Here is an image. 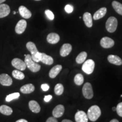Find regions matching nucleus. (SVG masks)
<instances>
[{
    "label": "nucleus",
    "instance_id": "obj_1",
    "mask_svg": "<svg viewBox=\"0 0 122 122\" xmlns=\"http://www.w3.org/2000/svg\"><path fill=\"white\" fill-rule=\"evenodd\" d=\"M26 48L31 53L32 58L35 62H40L41 53L38 51L36 46L32 42H28L26 44Z\"/></svg>",
    "mask_w": 122,
    "mask_h": 122
},
{
    "label": "nucleus",
    "instance_id": "obj_2",
    "mask_svg": "<svg viewBox=\"0 0 122 122\" xmlns=\"http://www.w3.org/2000/svg\"><path fill=\"white\" fill-rule=\"evenodd\" d=\"M101 115V111L100 108L97 105H93L88 109L87 117L92 122H95Z\"/></svg>",
    "mask_w": 122,
    "mask_h": 122
},
{
    "label": "nucleus",
    "instance_id": "obj_3",
    "mask_svg": "<svg viewBox=\"0 0 122 122\" xmlns=\"http://www.w3.org/2000/svg\"><path fill=\"white\" fill-rule=\"evenodd\" d=\"M26 66L30 71L33 72H38L41 68V66L37 63V62H35L32 58L30 54H27L25 56L24 59Z\"/></svg>",
    "mask_w": 122,
    "mask_h": 122
},
{
    "label": "nucleus",
    "instance_id": "obj_4",
    "mask_svg": "<svg viewBox=\"0 0 122 122\" xmlns=\"http://www.w3.org/2000/svg\"><path fill=\"white\" fill-rule=\"evenodd\" d=\"M118 26V20L117 18L111 16L107 20L106 23V28L110 33H113L115 31Z\"/></svg>",
    "mask_w": 122,
    "mask_h": 122
},
{
    "label": "nucleus",
    "instance_id": "obj_5",
    "mask_svg": "<svg viewBox=\"0 0 122 122\" xmlns=\"http://www.w3.org/2000/svg\"><path fill=\"white\" fill-rule=\"evenodd\" d=\"M94 67H95V63L92 59H88L84 62L82 66V70L85 74L90 75L93 72Z\"/></svg>",
    "mask_w": 122,
    "mask_h": 122
},
{
    "label": "nucleus",
    "instance_id": "obj_6",
    "mask_svg": "<svg viewBox=\"0 0 122 122\" xmlns=\"http://www.w3.org/2000/svg\"><path fill=\"white\" fill-rule=\"evenodd\" d=\"M83 94L84 97L86 99H91L93 97V91L92 86L89 83H86L84 85L83 89Z\"/></svg>",
    "mask_w": 122,
    "mask_h": 122
},
{
    "label": "nucleus",
    "instance_id": "obj_7",
    "mask_svg": "<svg viewBox=\"0 0 122 122\" xmlns=\"http://www.w3.org/2000/svg\"><path fill=\"white\" fill-rule=\"evenodd\" d=\"M11 65L13 67H14L17 70H19L20 71H23L25 70L27 66L25 65V63L24 61H23L22 59L19 58L13 59L11 61Z\"/></svg>",
    "mask_w": 122,
    "mask_h": 122
},
{
    "label": "nucleus",
    "instance_id": "obj_8",
    "mask_svg": "<svg viewBox=\"0 0 122 122\" xmlns=\"http://www.w3.org/2000/svg\"><path fill=\"white\" fill-rule=\"evenodd\" d=\"M27 27V22L25 20H20L16 24L15 30L17 34H22Z\"/></svg>",
    "mask_w": 122,
    "mask_h": 122
},
{
    "label": "nucleus",
    "instance_id": "obj_9",
    "mask_svg": "<svg viewBox=\"0 0 122 122\" xmlns=\"http://www.w3.org/2000/svg\"><path fill=\"white\" fill-rule=\"evenodd\" d=\"M114 41L111 38L108 37H104L101 40V46L103 48H110L114 45Z\"/></svg>",
    "mask_w": 122,
    "mask_h": 122
},
{
    "label": "nucleus",
    "instance_id": "obj_10",
    "mask_svg": "<svg viewBox=\"0 0 122 122\" xmlns=\"http://www.w3.org/2000/svg\"><path fill=\"white\" fill-rule=\"evenodd\" d=\"M13 83V80L9 75L2 74L0 75V84L4 86H10Z\"/></svg>",
    "mask_w": 122,
    "mask_h": 122
},
{
    "label": "nucleus",
    "instance_id": "obj_11",
    "mask_svg": "<svg viewBox=\"0 0 122 122\" xmlns=\"http://www.w3.org/2000/svg\"><path fill=\"white\" fill-rule=\"evenodd\" d=\"M75 119L76 122H88V118L84 111H79L76 112L75 115Z\"/></svg>",
    "mask_w": 122,
    "mask_h": 122
},
{
    "label": "nucleus",
    "instance_id": "obj_12",
    "mask_svg": "<svg viewBox=\"0 0 122 122\" xmlns=\"http://www.w3.org/2000/svg\"><path fill=\"white\" fill-rule=\"evenodd\" d=\"M65 112V107L62 105H58L53 109V115L55 118H60Z\"/></svg>",
    "mask_w": 122,
    "mask_h": 122
},
{
    "label": "nucleus",
    "instance_id": "obj_13",
    "mask_svg": "<svg viewBox=\"0 0 122 122\" xmlns=\"http://www.w3.org/2000/svg\"><path fill=\"white\" fill-rule=\"evenodd\" d=\"M72 46L70 44H65L62 45L60 50V55L62 57H66L71 53Z\"/></svg>",
    "mask_w": 122,
    "mask_h": 122
},
{
    "label": "nucleus",
    "instance_id": "obj_14",
    "mask_svg": "<svg viewBox=\"0 0 122 122\" xmlns=\"http://www.w3.org/2000/svg\"><path fill=\"white\" fill-rule=\"evenodd\" d=\"M10 13V8L6 4H0V18L6 17Z\"/></svg>",
    "mask_w": 122,
    "mask_h": 122
},
{
    "label": "nucleus",
    "instance_id": "obj_15",
    "mask_svg": "<svg viewBox=\"0 0 122 122\" xmlns=\"http://www.w3.org/2000/svg\"><path fill=\"white\" fill-rule=\"evenodd\" d=\"M47 41L49 43L51 44H57L59 42L60 40V37L57 33H50L48 35L46 38Z\"/></svg>",
    "mask_w": 122,
    "mask_h": 122
},
{
    "label": "nucleus",
    "instance_id": "obj_16",
    "mask_svg": "<svg viewBox=\"0 0 122 122\" xmlns=\"http://www.w3.org/2000/svg\"><path fill=\"white\" fill-rule=\"evenodd\" d=\"M19 12L21 16L24 19H29L32 16L31 12L24 6H20L19 7Z\"/></svg>",
    "mask_w": 122,
    "mask_h": 122
},
{
    "label": "nucleus",
    "instance_id": "obj_17",
    "mask_svg": "<svg viewBox=\"0 0 122 122\" xmlns=\"http://www.w3.org/2000/svg\"><path fill=\"white\" fill-rule=\"evenodd\" d=\"M108 61L110 63L117 66H120L122 65V60L119 57L115 55H109L107 57Z\"/></svg>",
    "mask_w": 122,
    "mask_h": 122
},
{
    "label": "nucleus",
    "instance_id": "obj_18",
    "mask_svg": "<svg viewBox=\"0 0 122 122\" xmlns=\"http://www.w3.org/2000/svg\"><path fill=\"white\" fill-rule=\"evenodd\" d=\"M62 67L61 65H56L54 67L51 68V70H50L49 72V77L51 79H54L59 74V73L60 72V71L62 70Z\"/></svg>",
    "mask_w": 122,
    "mask_h": 122
},
{
    "label": "nucleus",
    "instance_id": "obj_19",
    "mask_svg": "<svg viewBox=\"0 0 122 122\" xmlns=\"http://www.w3.org/2000/svg\"><path fill=\"white\" fill-rule=\"evenodd\" d=\"M28 105L30 109L33 112H35V113H39L40 111V106L39 103H37V102H36V101H30L29 102Z\"/></svg>",
    "mask_w": 122,
    "mask_h": 122
},
{
    "label": "nucleus",
    "instance_id": "obj_20",
    "mask_svg": "<svg viewBox=\"0 0 122 122\" xmlns=\"http://www.w3.org/2000/svg\"><path fill=\"white\" fill-rule=\"evenodd\" d=\"M40 61L47 65H51L54 62V60L52 57L44 53H41Z\"/></svg>",
    "mask_w": 122,
    "mask_h": 122
},
{
    "label": "nucleus",
    "instance_id": "obj_21",
    "mask_svg": "<svg viewBox=\"0 0 122 122\" xmlns=\"http://www.w3.org/2000/svg\"><path fill=\"white\" fill-rule=\"evenodd\" d=\"M35 86L32 84H28L22 86L20 88V91L24 94H29L32 93L35 91Z\"/></svg>",
    "mask_w": 122,
    "mask_h": 122
},
{
    "label": "nucleus",
    "instance_id": "obj_22",
    "mask_svg": "<svg viewBox=\"0 0 122 122\" xmlns=\"http://www.w3.org/2000/svg\"><path fill=\"white\" fill-rule=\"evenodd\" d=\"M83 20L86 27H89V28L92 27V15L89 13L87 12V13H85L84 14Z\"/></svg>",
    "mask_w": 122,
    "mask_h": 122
},
{
    "label": "nucleus",
    "instance_id": "obj_23",
    "mask_svg": "<svg viewBox=\"0 0 122 122\" xmlns=\"http://www.w3.org/2000/svg\"><path fill=\"white\" fill-rule=\"evenodd\" d=\"M106 12L107 9L106 7H102L94 13L93 15V19L96 20H98L101 18H103L106 15Z\"/></svg>",
    "mask_w": 122,
    "mask_h": 122
},
{
    "label": "nucleus",
    "instance_id": "obj_24",
    "mask_svg": "<svg viewBox=\"0 0 122 122\" xmlns=\"http://www.w3.org/2000/svg\"><path fill=\"white\" fill-rule=\"evenodd\" d=\"M0 112L5 115H10L13 113V109L6 105H1L0 106Z\"/></svg>",
    "mask_w": 122,
    "mask_h": 122
},
{
    "label": "nucleus",
    "instance_id": "obj_25",
    "mask_svg": "<svg viewBox=\"0 0 122 122\" xmlns=\"http://www.w3.org/2000/svg\"><path fill=\"white\" fill-rule=\"evenodd\" d=\"M112 6L114 10L119 15H122V4L118 1H114L112 2Z\"/></svg>",
    "mask_w": 122,
    "mask_h": 122
},
{
    "label": "nucleus",
    "instance_id": "obj_26",
    "mask_svg": "<svg viewBox=\"0 0 122 122\" xmlns=\"http://www.w3.org/2000/svg\"><path fill=\"white\" fill-rule=\"evenodd\" d=\"M86 57H87V53L85 52V51H82L76 57V62L78 64L83 63V62H84Z\"/></svg>",
    "mask_w": 122,
    "mask_h": 122
},
{
    "label": "nucleus",
    "instance_id": "obj_27",
    "mask_svg": "<svg viewBox=\"0 0 122 122\" xmlns=\"http://www.w3.org/2000/svg\"><path fill=\"white\" fill-rule=\"evenodd\" d=\"M13 76L15 79L18 80H23L25 77L24 74L19 70H15L12 72Z\"/></svg>",
    "mask_w": 122,
    "mask_h": 122
},
{
    "label": "nucleus",
    "instance_id": "obj_28",
    "mask_svg": "<svg viewBox=\"0 0 122 122\" xmlns=\"http://www.w3.org/2000/svg\"><path fill=\"white\" fill-rule=\"evenodd\" d=\"M64 91V87L63 85L62 84H57V85L55 86L54 88V92L56 94L57 96H61L63 94Z\"/></svg>",
    "mask_w": 122,
    "mask_h": 122
},
{
    "label": "nucleus",
    "instance_id": "obj_29",
    "mask_svg": "<svg viewBox=\"0 0 122 122\" xmlns=\"http://www.w3.org/2000/svg\"><path fill=\"white\" fill-rule=\"evenodd\" d=\"M74 82L77 85H81L84 83V77L83 75L78 74L76 75L74 77Z\"/></svg>",
    "mask_w": 122,
    "mask_h": 122
},
{
    "label": "nucleus",
    "instance_id": "obj_30",
    "mask_svg": "<svg viewBox=\"0 0 122 122\" xmlns=\"http://www.w3.org/2000/svg\"><path fill=\"white\" fill-rule=\"evenodd\" d=\"M20 94L19 93H14L10 94L9 95H7L6 97V102H10L12 100H15V99H17L19 97Z\"/></svg>",
    "mask_w": 122,
    "mask_h": 122
},
{
    "label": "nucleus",
    "instance_id": "obj_31",
    "mask_svg": "<svg viewBox=\"0 0 122 122\" xmlns=\"http://www.w3.org/2000/svg\"><path fill=\"white\" fill-rule=\"evenodd\" d=\"M45 13L49 19L52 20L54 19V15L51 11H50L49 10H46Z\"/></svg>",
    "mask_w": 122,
    "mask_h": 122
},
{
    "label": "nucleus",
    "instance_id": "obj_32",
    "mask_svg": "<svg viewBox=\"0 0 122 122\" xmlns=\"http://www.w3.org/2000/svg\"><path fill=\"white\" fill-rule=\"evenodd\" d=\"M116 107H117L116 111L117 112L118 115L119 117H122V102H120L119 103H118Z\"/></svg>",
    "mask_w": 122,
    "mask_h": 122
},
{
    "label": "nucleus",
    "instance_id": "obj_33",
    "mask_svg": "<svg viewBox=\"0 0 122 122\" xmlns=\"http://www.w3.org/2000/svg\"><path fill=\"white\" fill-rule=\"evenodd\" d=\"M65 10L66 13L68 14L71 13L74 10V7H73L72 6H71V5H67L65 7Z\"/></svg>",
    "mask_w": 122,
    "mask_h": 122
},
{
    "label": "nucleus",
    "instance_id": "obj_34",
    "mask_svg": "<svg viewBox=\"0 0 122 122\" xmlns=\"http://www.w3.org/2000/svg\"><path fill=\"white\" fill-rule=\"evenodd\" d=\"M41 88L43 91H48L49 89V85L47 84H43L41 85Z\"/></svg>",
    "mask_w": 122,
    "mask_h": 122
},
{
    "label": "nucleus",
    "instance_id": "obj_35",
    "mask_svg": "<svg viewBox=\"0 0 122 122\" xmlns=\"http://www.w3.org/2000/svg\"><path fill=\"white\" fill-rule=\"evenodd\" d=\"M51 98H52V96H51V95H48V96H45L44 100L45 102H49L51 100Z\"/></svg>",
    "mask_w": 122,
    "mask_h": 122
},
{
    "label": "nucleus",
    "instance_id": "obj_36",
    "mask_svg": "<svg viewBox=\"0 0 122 122\" xmlns=\"http://www.w3.org/2000/svg\"><path fill=\"white\" fill-rule=\"evenodd\" d=\"M58 120L55 117H50L46 120V122H57Z\"/></svg>",
    "mask_w": 122,
    "mask_h": 122
},
{
    "label": "nucleus",
    "instance_id": "obj_37",
    "mask_svg": "<svg viewBox=\"0 0 122 122\" xmlns=\"http://www.w3.org/2000/svg\"><path fill=\"white\" fill-rule=\"evenodd\" d=\"M27 120H25V119H19V120H16V122H27Z\"/></svg>",
    "mask_w": 122,
    "mask_h": 122
},
{
    "label": "nucleus",
    "instance_id": "obj_38",
    "mask_svg": "<svg viewBox=\"0 0 122 122\" xmlns=\"http://www.w3.org/2000/svg\"><path fill=\"white\" fill-rule=\"evenodd\" d=\"M62 122H72V121L68 119H64L62 121Z\"/></svg>",
    "mask_w": 122,
    "mask_h": 122
},
{
    "label": "nucleus",
    "instance_id": "obj_39",
    "mask_svg": "<svg viewBox=\"0 0 122 122\" xmlns=\"http://www.w3.org/2000/svg\"><path fill=\"white\" fill-rule=\"evenodd\" d=\"M110 122H119V120L117 119H112L110 120Z\"/></svg>",
    "mask_w": 122,
    "mask_h": 122
},
{
    "label": "nucleus",
    "instance_id": "obj_40",
    "mask_svg": "<svg viewBox=\"0 0 122 122\" xmlns=\"http://www.w3.org/2000/svg\"><path fill=\"white\" fill-rule=\"evenodd\" d=\"M5 1H6V0H0V4H2V3L4 2Z\"/></svg>",
    "mask_w": 122,
    "mask_h": 122
},
{
    "label": "nucleus",
    "instance_id": "obj_41",
    "mask_svg": "<svg viewBox=\"0 0 122 122\" xmlns=\"http://www.w3.org/2000/svg\"><path fill=\"white\" fill-rule=\"evenodd\" d=\"M112 109V111H116V110H117V107H113Z\"/></svg>",
    "mask_w": 122,
    "mask_h": 122
},
{
    "label": "nucleus",
    "instance_id": "obj_42",
    "mask_svg": "<svg viewBox=\"0 0 122 122\" xmlns=\"http://www.w3.org/2000/svg\"><path fill=\"white\" fill-rule=\"evenodd\" d=\"M16 14V12H15V11L14 12V14Z\"/></svg>",
    "mask_w": 122,
    "mask_h": 122
},
{
    "label": "nucleus",
    "instance_id": "obj_43",
    "mask_svg": "<svg viewBox=\"0 0 122 122\" xmlns=\"http://www.w3.org/2000/svg\"><path fill=\"white\" fill-rule=\"evenodd\" d=\"M35 1H40V0H35Z\"/></svg>",
    "mask_w": 122,
    "mask_h": 122
}]
</instances>
